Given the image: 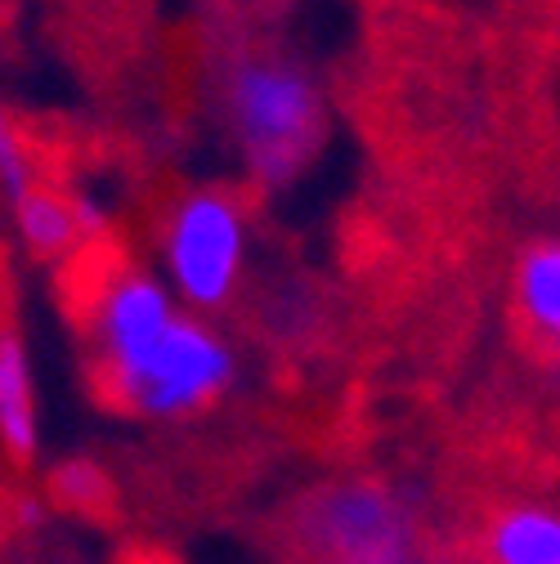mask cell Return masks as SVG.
Here are the masks:
<instances>
[{
	"instance_id": "obj_1",
	"label": "cell",
	"mask_w": 560,
	"mask_h": 564,
	"mask_svg": "<svg viewBox=\"0 0 560 564\" xmlns=\"http://www.w3.org/2000/svg\"><path fill=\"white\" fill-rule=\"evenodd\" d=\"M229 112L251 171L269 184H288L319 139V90L292 63H243L229 82Z\"/></svg>"
},
{
	"instance_id": "obj_2",
	"label": "cell",
	"mask_w": 560,
	"mask_h": 564,
	"mask_svg": "<svg viewBox=\"0 0 560 564\" xmlns=\"http://www.w3.org/2000/svg\"><path fill=\"white\" fill-rule=\"evenodd\" d=\"M243 260H247V220L234 197L193 193L175 206L166 229V273L189 305L212 310L229 301V292L238 288Z\"/></svg>"
},
{
	"instance_id": "obj_3",
	"label": "cell",
	"mask_w": 560,
	"mask_h": 564,
	"mask_svg": "<svg viewBox=\"0 0 560 564\" xmlns=\"http://www.w3.org/2000/svg\"><path fill=\"white\" fill-rule=\"evenodd\" d=\"M234 377V355L229 345L202 327L197 318L175 314V323L162 332V340L139 359L134 372L117 381L121 399L139 412L153 416H180L216 399Z\"/></svg>"
},
{
	"instance_id": "obj_4",
	"label": "cell",
	"mask_w": 560,
	"mask_h": 564,
	"mask_svg": "<svg viewBox=\"0 0 560 564\" xmlns=\"http://www.w3.org/2000/svg\"><path fill=\"white\" fill-rule=\"evenodd\" d=\"M175 301L166 288H158L144 273H126L117 278L104 305H99V345L112 377L121 381L126 372L139 368V359L162 340V332L175 323Z\"/></svg>"
},
{
	"instance_id": "obj_5",
	"label": "cell",
	"mask_w": 560,
	"mask_h": 564,
	"mask_svg": "<svg viewBox=\"0 0 560 564\" xmlns=\"http://www.w3.org/2000/svg\"><path fill=\"white\" fill-rule=\"evenodd\" d=\"M0 444L10 457L36 453V390L28 349L14 332H0Z\"/></svg>"
},
{
	"instance_id": "obj_6",
	"label": "cell",
	"mask_w": 560,
	"mask_h": 564,
	"mask_svg": "<svg viewBox=\"0 0 560 564\" xmlns=\"http://www.w3.org/2000/svg\"><path fill=\"white\" fill-rule=\"evenodd\" d=\"M494 564H560V511L556 507H511L488 529Z\"/></svg>"
},
{
	"instance_id": "obj_7",
	"label": "cell",
	"mask_w": 560,
	"mask_h": 564,
	"mask_svg": "<svg viewBox=\"0 0 560 564\" xmlns=\"http://www.w3.org/2000/svg\"><path fill=\"white\" fill-rule=\"evenodd\" d=\"M516 301L525 310V318L560 345V242H542L534 251H525L520 269H516Z\"/></svg>"
},
{
	"instance_id": "obj_8",
	"label": "cell",
	"mask_w": 560,
	"mask_h": 564,
	"mask_svg": "<svg viewBox=\"0 0 560 564\" xmlns=\"http://www.w3.org/2000/svg\"><path fill=\"white\" fill-rule=\"evenodd\" d=\"M14 220H19L23 242L36 247L41 256L67 251V247H73V238L82 234V229H77V206L63 202V197L50 193V188H32L23 202H14Z\"/></svg>"
},
{
	"instance_id": "obj_9",
	"label": "cell",
	"mask_w": 560,
	"mask_h": 564,
	"mask_svg": "<svg viewBox=\"0 0 560 564\" xmlns=\"http://www.w3.org/2000/svg\"><path fill=\"white\" fill-rule=\"evenodd\" d=\"M0 188H6L10 202H23L36 188V171H32L28 144H23L19 126L6 112H0Z\"/></svg>"
}]
</instances>
